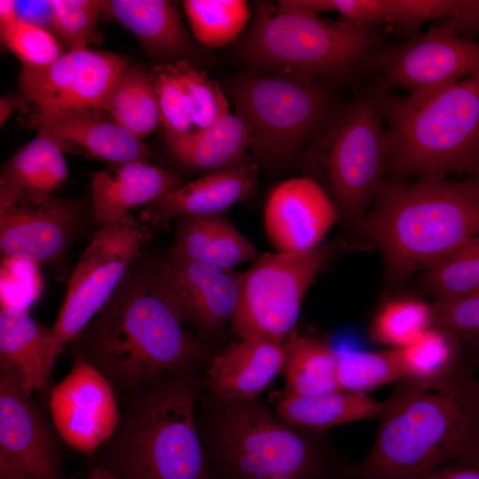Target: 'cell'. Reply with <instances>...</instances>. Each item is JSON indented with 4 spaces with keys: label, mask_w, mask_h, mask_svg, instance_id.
<instances>
[{
    "label": "cell",
    "mask_w": 479,
    "mask_h": 479,
    "mask_svg": "<svg viewBox=\"0 0 479 479\" xmlns=\"http://www.w3.org/2000/svg\"><path fill=\"white\" fill-rule=\"evenodd\" d=\"M378 44L374 28L256 1L251 24L236 48L251 72L320 82L347 80L375 53Z\"/></svg>",
    "instance_id": "cell-7"
},
{
    "label": "cell",
    "mask_w": 479,
    "mask_h": 479,
    "mask_svg": "<svg viewBox=\"0 0 479 479\" xmlns=\"http://www.w3.org/2000/svg\"><path fill=\"white\" fill-rule=\"evenodd\" d=\"M64 152L46 136L38 135L5 164L0 179V212L22 200H39L67 178Z\"/></svg>",
    "instance_id": "cell-25"
},
{
    "label": "cell",
    "mask_w": 479,
    "mask_h": 479,
    "mask_svg": "<svg viewBox=\"0 0 479 479\" xmlns=\"http://www.w3.org/2000/svg\"><path fill=\"white\" fill-rule=\"evenodd\" d=\"M18 19L16 3L13 0L0 1V27H5Z\"/></svg>",
    "instance_id": "cell-44"
},
{
    "label": "cell",
    "mask_w": 479,
    "mask_h": 479,
    "mask_svg": "<svg viewBox=\"0 0 479 479\" xmlns=\"http://www.w3.org/2000/svg\"><path fill=\"white\" fill-rule=\"evenodd\" d=\"M424 281L436 301L479 292V235L427 269Z\"/></svg>",
    "instance_id": "cell-35"
},
{
    "label": "cell",
    "mask_w": 479,
    "mask_h": 479,
    "mask_svg": "<svg viewBox=\"0 0 479 479\" xmlns=\"http://www.w3.org/2000/svg\"><path fill=\"white\" fill-rule=\"evenodd\" d=\"M397 349L404 378L417 381H442L471 366L466 356L465 342L436 324L411 344Z\"/></svg>",
    "instance_id": "cell-30"
},
{
    "label": "cell",
    "mask_w": 479,
    "mask_h": 479,
    "mask_svg": "<svg viewBox=\"0 0 479 479\" xmlns=\"http://www.w3.org/2000/svg\"><path fill=\"white\" fill-rule=\"evenodd\" d=\"M51 4L55 32L69 51L88 49L101 11V1L51 0Z\"/></svg>",
    "instance_id": "cell-39"
},
{
    "label": "cell",
    "mask_w": 479,
    "mask_h": 479,
    "mask_svg": "<svg viewBox=\"0 0 479 479\" xmlns=\"http://www.w3.org/2000/svg\"><path fill=\"white\" fill-rule=\"evenodd\" d=\"M357 224L380 249L389 274L403 279L479 235V178L384 182Z\"/></svg>",
    "instance_id": "cell-5"
},
{
    "label": "cell",
    "mask_w": 479,
    "mask_h": 479,
    "mask_svg": "<svg viewBox=\"0 0 479 479\" xmlns=\"http://www.w3.org/2000/svg\"><path fill=\"white\" fill-rule=\"evenodd\" d=\"M59 438L32 394L0 375V479H67Z\"/></svg>",
    "instance_id": "cell-14"
},
{
    "label": "cell",
    "mask_w": 479,
    "mask_h": 479,
    "mask_svg": "<svg viewBox=\"0 0 479 479\" xmlns=\"http://www.w3.org/2000/svg\"><path fill=\"white\" fill-rule=\"evenodd\" d=\"M333 251L320 244L301 252H264L240 273L230 326L240 338L284 343L294 331L305 295Z\"/></svg>",
    "instance_id": "cell-10"
},
{
    "label": "cell",
    "mask_w": 479,
    "mask_h": 479,
    "mask_svg": "<svg viewBox=\"0 0 479 479\" xmlns=\"http://www.w3.org/2000/svg\"><path fill=\"white\" fill-rule=\"evenodd\" d=\"M105 114L59 120L36 129L64 153H81L112 163L145 161L148 152L141 139Z\"/></svg>",
    "instance_id": "cell-23"
},
{
    "label": "cell",
    "mask_w": 479,
    "mask_h": 479,
    "mask_svg": "<svg viewBox=\"0 0 479 479\" xmlns=\"http://www.w3.org/2000/svg\"><path fill=\"white\" fill-rule=\"evenodd\" d=\"M101 11L134 34L156 56L177 59L192 48L191 35L175 2L101 1Z\"/></svg>",
    "instance_id": "cell-26"
},
{
    "label": "cell",
    "mask_w": 479,
    "mask_h": 479,
    "mask_svg": "<svg viewBox=\"0 0 479 479\" xmlns=\"http://www.w3.org/2000/svg\"><path fill=\"white\" fill-rule=\"evenodd\" d=\"M227 91L234 114L250 129L253 155L269 167L288 163L335 117L331 97L319 81L250 71L230 82Z\"/></svg>",
    "instance_id": "cell-8"
},
{
    "label": "cell",
    "mask_w": 479,
    "mask_h": 479,
    "mask_svg": "<svg viewBox=\"0 0 479 479\" xmlns=\"http://www.w3.org/2000/svg\"><path fill=\"white\" fill-rule=\"evenodd\" d=\"M465 351L479 386V340L465 342Z\"/></svg>",
    "instance_id": "cell-45"
},
{
    "label": "cell",
    "mask_w": 479,
    "mask_h": 479,
    "mask_svg": "<svg viewBox=\"0 0 479 479\" xmlns=\"http://www.w3.org/2000/svg\"><path fill=\"white\" fill-rule=\"evenodd\" d=\"M20 108L18 97H2L0 101V123L6 122L14 110Z\"/></svg>",
    "instance_id": "cell-46"
},
{
    "label": "cell",
    "mask_w": 479,
    "mask_h": 479,
    "mask_svg": "<svg viewBox=\"0 0 479 479\" xmlns=\"http://www.w3.org/2000/svg\"><path fill=\"white\" fill-rule=\"evenodd\" d=\"M73 344L74 356L109 381L122 406L163 375L205 373L213 357L166 300L154 270L130 271Z\"/></svg>",
    "instance_id": "cell-1"
},
{
    "label": "cell",
    "mask_w": 479,
    "mask_h": 479,
    "mask_svg": "<svg viewBox=\"0 0 479 479\" xmlns=\"http://www.w3.org/2000/svg\"><path fill=\"white\" fill-rule=\"evenodd\" d=\"M179 185L177 176L146 161L113 163L94 175L92 219L106 225Z\"/></svg>",
    "instance_id": "cell-22"
},
{
    "label": "cell",
    "mask_w": 479,
    "mask_h": 479,
    "mask_svg": "<svg viewBox=\"0 0 479 479\" xmlns=\"http://www.w3.org/2000/svg\"><path fill=\"white\" fill-rule=\"evenodd\" d=\"M183 7L196 40L212 48L239 40L251 18L244 0H185Z\"/></svg>",
    "instance_id": "cell-32"
},
{
    "label": "cell",
    "mask_w": 479,
    "mask_h": 479,
    "mask_svg": "<svg viewBox=\"0 0 479 479\" xmlns=\"http://www.w3.org/2000/svg\"><path fill=\"white\" fill-rule=\"evenodd\" d=\"M89 479H115L107 471L98 468L91 467L90 469Z\"/></svg>",
    "instance_id": "cell-47"
},
{
    "label": "cell",
    "mask_w": 479,
    "mask_h": 479,
    "mask_svg": "<svg viewBox=\"0 0 479 479\" xmlns=\"http://www.w3.org/2000/svg\"><path fill=\"white\" fill-rule=\"evenodd\" d=\"M105 111L139 139L152 133L160 118L148 73L141 67H129L110 91Z\"/></svg>",
    "instance_id": "cell-31"
},
{
    "label": "cell",
    "mask_w": 479,
    "mask_h": 479,
    "mask_svg": "<svg viewBox=\"0 0 479 479\" xmlns=\"http://www.w3.org/2000/svg\"><path fill=\"white\" fill-rule=\"evenodd\" d=\"M56 360L52 328L35 320L25 309L1 307L0 375L32 394L45 387Z\"/></svg>",
    "instance_id": "cell-21"
},
{
    "label": "cell",
    "mask_w": 479,
    "mask_h": 479,
    "mask_svg": "<svg viewBox=\"0 0 479 479\" xmlns=\"http://www.w3.org/2000/svg\"><path fill=\"white\" fill-rule=\"evenodd\" d=\"M18 18L45 29H54V12L51 1H15Z\"/></svg>",
    "instance_id": "cell-42"
},
{
    "label": "cell",
    "mask_w": 479,
    "mask_h": 479,
    "mask_svg": "<svg viewBox=\"0 0 479 479\" xmlns=\"http://www.w3.org/2000/svg\"><path fill=\"white\" fill-rule=\"evenodd\" d=\"M274 411L293 426L327 431L334 427L350 422L378 418L383 402L368 394L337 389L310 396H277Z\"/></svg>",
    "instance_id": "cell-28"
},
{
    "label": "cell",
    "mask_w": 479,
    "mask_h": 479,
    "mask_svg": "<svg viewBox=\"0 0 479 479\" xmlns=\"http://www.w3.org/2000/svg\"><path fill=\"white\" fill-rule=\"evenodd\" d=\"M371 449L349 479H418L436 467L479 458V386L470 366L442 381L402 379L383 402Z\"/></svg>",
    "instance_id": "cell-2"
},
{
    "label": "cell",
    "mask_w": 479,
    "mask_h": 479,
    "mask_svg": "<svg viewBox=\"0 0 479 479\" xmlns=\"http://www.w3.org/2000/svg\"><path fill=\"white\" fill-rule=\"evenodd\" d=\"M4 45L22 63L24 67H46L65 53L52 33L20 19L0 27Z\"/></svg>",
    "instance_id": "cell-38"
},
{
    "label": "cell",
    "mask_w": 479,
    "mask_h": 479,
    "mask_svg": "<svg viewBox=\"0 0 479 479\" xmlns=\"http://www.w3.org/2000/svg\"><path fill=\"white\" fill-rule=\"evenodd\" d=\"M182 82L194 131L205 130L229 115L230 104L218 82L186 60L175 62Z\"/></svg>",
    "instance_id": "cell-36"
},
{
    "label": "cell",
    "mask_w": 479,
    "mask_h": 479,
    "mask_svg": "<svg viewBox=\"0 0 479 479\" xmlns=\"http://www.w3.org/2000/svg\"><path fill=\"white\" fill-rule=\"evenodd\" d=\"M379 70L377 89L399 87L420 97L456 82L479 69V43L457 33L441 19L424 34L373 56Z\"/></svg>",
    "instance_id": "cell-13"
},
{
    "label": "cell",
    "mask_w": 479,
    "mask_h": 479,
    "mask_svg": "<svg viewBox=\"0 0 479 479\" xmlns=\"http://www.w3.org/2000/svg\"><path fill=\"white\" fill-rule=\"evenodd\" d=\"M284 343L261 337H243L213 355L203 384L211 396L234 401L252 400L283 373Z\"/></svg>",
    "instance_id": "cell-20"
},
{
    "label": "cell",
    "mask_w": 479,
    "mask_h": 479,
    "mask_svg": "<svg viewBox=\"0 0 479 479\" xmlns=\"http://www.w3.org/2000/svg\"><path fill=\"white\" fill-rule=\"evenodd\" d=\"M150 238L145 224L130 213L102 226L72 274L52 327L56 359L123 282L132 262Z\"/></svg>",
    "instance_id": "cell-12"
},
{
    "label": "cell",
    "mask_w": 479,
    "mask_h": 479,
    "mask_svg": "<svg viewBox=\"0 0 479 479\" xmlns=\"http://www.w3.org/2000/svg\"><path fill=\"white\" fill-rule=\"evenodd\" d=\"M165 140L174 157L195 170L212 173L249 162L250 129L236 114H230L205 130L165 137Z\"/></svg>",
    "instance_id": "cell-27"
},
{
    "label": "cell",
    "mask_w": 479,
    "mask_h": 479,
    "mask_svg": "<svg viewBox=\"0 0 479 479\" xmlns=\"http://www.w3.org/2000/svg\"><path fill=\"white\" fill-rule=\"evenodd\" d=\"M171 256L223 270L255 261L254 245L222 214L177 218Z\"/></svg>",
    "instance_id": "cell-24"
},
{
    "label": "cell",
    "mask_w": 479,
    "mask_h": 479,
    "mask_svg": "<svg viewBox=\"0 0 479 479\" xmlns=\"http://www.w3.org/2000/svg\"><path fill=\"white\" fill-rule=\"evenodd\" d=\"M404 377L397 349L380 351L337 350L336 379L340 389L368 394Z\"/></svg>",
    "instance_id": "cell-33"
},
{
    "label": "cell",
    "mask_w": 479,
    "mask_h": 479,
    "mask_svg": "<svg viewBox=\"0 0 479 479\" xmlns=\"http://www.w3.org/2000/svg\"><path fill=\"white\" fill-rule=\"evenodd\" d=\"M384 97L377 88L357 96L313 145L323 159L339 216L356 224L377 198L388 169Z\"/></svg>",
    "instance_id": "cell-9"
},
{
    "label": "cell",
    "mask_w": 479,
    "mask_h": 479,
    "mask_svg": "<svg viewBox=\"0 0 479 479\" xmlns=\"http://www.w3.org/2000/svg\"><path fill=\"white\" fill-rule=\"evenodd\" d=\"M434 325L433 304L413 298H400L389 301L376 312L370 334L380 344L401 349Z\"/></svg>",
    "instance_id": "cell-34"
},
{
    "label": "cell",
    "mask_w": 479,
    "mask_h": 479,
    "mask_svg": "<svg viewBox=\"0 0 479 479\" xmlns=\"http://www.w3.org/2000/svg\"><path fill=\"white\" fill-rule=\"evenodd\" d=\"M197 422L208 479H349L353 461L326 431L291 425L261 397H200Z\"/></svg>",
    "instance_id": "cell-3"
},
{
    "label": "cell",
    "mask_w": 479,
    "mask_h": 479,
    "mask_svg": "<svg viewBox=\"0 0 479 479\" xmlns=\"http://www.w3.org/2000/svg\"><path fill=\"white\" fill-rule=\"evenodd\" d=\"M154 273L179 318L204 342L230 324L239 301L240 273L172 256Z\"/></svg>",
    "instance_id": "cell-16"
},
{
    "label": "cell",
    "mask_w": 479,
    "mask_h": 479,
    "mask_svg": "<svg viewBox=\"0 0 479 479\" xmlns=\"http://www.w3.org/2000/svg\"><path fill=\"white\" fill-rule=\"evenodd\" d=\"M452 20L458 34L472 39L479 35V0H455Z\"/></svg>",
    "instance_id": "cell-43"
},
{
    "label": "cell",
    "mask_w": 479,
    "mask_h": 479,
    "mask_svg": "<svg viewBox=\"0 0 479 479\" xmlns=\"http://www.w3.org/2000/svg\"><path fill=\"white\" fill-rule=\"evenodd\" d=\"M258 172L257 163L249 161L237 168L209 173L148 203L140 219L145 224L164 228L174 218L222 214L255 192Z\"/></svg>",
    "instance_id": "cell-19"
},
{
    "label": "cell",
    "mask_w": 479,
    "mask_h": 479,
    "mask_svg": "<svg viewBox=\"0 0 479 479\" xmlns=\"http://www.w3.org/2000/svg\"><path fill=\"white\" fill-rule=\"evenodd\" d=\"M50 410L60 439L88 457L110 439L121 420L109 381L77 356L70 372L52 389Z\"/></svg>",
    "instance_id": "cell-15"
},
{
    "label": "cell",
    "mask_w": 479,
    "mask_h": 479,
    "mask_svg": "<svg viewBox=\"0 0 479 479\" xmlns=\"http://www.w3.org/2000/svg\"><path fill=\"white\" fill-rule=\"evenodd\" d=\"M126 58L89 49L68 51L40 68L22 67L17 95L29 124L106 113L107 97L129 68Z\"/></svg>",
    "instance_id": "cell-11"
},
{
    "label": "cell",
    "mask_w": 479,
    "mask_h": 479,
    "mask_svg": "<svg viewBox=\"0 0 479 479\" xmlns=\"http://www.w3.org/2000/svg\"><path fill=\"white\" fill-rule=\"evenodd\" d=\"M285 385L282 395L310 396L340 389L336 379L337 350L295 330L284 342Z\"/></svg>",
    "instance_id": "cell-29"
},
{
    "label": "cell",
    "mask_w": 479,
    "mask_h": 479,
    "mask_svg": "<svg viewBox=\"0 0 479 479\" xmlns=\"http://www.w3.org/2000/svg\"><path fill=\"white\" fill-rule=\"evenodd\" d=\"M435 324L455 334L464 342L479 340V292L436 301Z\"/></svg>",
    "instance_id": "cell-40"
},
{
    "label": "cell",
    "mask_w": 479,
    "mask_h": 479,
    "mask_svg": "<svg viewBox=\"0 0 479 479\" xmlns=\"http://www.w3.org/2000/svg\"><path fill=\"white\" fill-rule=\"evenodd\" d=\"M159 109L164 137L194 131L186 95L175 63H161L148 73Z\"/></svg>",
    "instance_id": "cell-37"
},
{
    "label": "cell",
    "mask_w": 479,
    "mask_h": 479,
    "mask_svg": "<svg viewBox=\"0 0 479 479\" xmlns=\"http://www.w3.org/2000/svg\"><path fill=\"white\" fill-rule=\"evenodd\" d=\"M418 479H479V458L451 460L436 467Z\"/></svg>",
    "instance_id": "cell-41"
},
{
    "label": "cell",
    "mask_w": 479,
    "mask_h": 479,
    "mask_svg": "<svg viewBox=\"0 0 479 479\" xmlns=\"http://www.w3.org/2000/svg\"><path fill=\"white\" fill-rule=\"evenodd\" d=\"M339 217L320 184L301 177L287 179L272 190L265 204L263 224L278 252H301L322 244Z\"/></svg>",
    "instance_id": "cell-17"
},
{
    "label": "cell",
    "mask_w": 479,
    "mask_h": 479,
    "mask_svg": "<svg viewBox=\"0 0 479 479\" xmlns=\"http://www.w3.org/2000/svg\"><path fill=\"white\" fill-rule=\"evenodd\" d=\"M383 114L396 175H479V69L424 96L385 95Z\"/></svg>",
    "instance_id": "cell-6"
},
{
    "label": "cell",
    "mask_w": 479,
    "mask_h": 479,
    "mask_svg": "<svg viewBox=\"0 0 479 479\" xmlns=\"http://www.w3.org/2000/svg\"><path fill=\"white\" fill-rule=\"evenodd\" d=\"M204 374H166L133 395L90 467L115 479H208L197 422Z\"/></svg>",
    "instance_id": "cell-4"
},
{
    "label": "cell",
    "mask_w": 479,
    "mask_h": 479,
    "mask_svg": "<svg viewBox=\"0 0 479 479\" xmlns=\"http://www.w3.org/2000/svg\"><path fill=\"white\" fill-rule=\"evenodd\" d=\"M78 219L74 201L49 196L18 201L0 212V249L5 259L53 262L65 251Z\"/></svg>",
    "instance_id": "cell-18"
},
{
    "label": "cell",
    "mask_w": 479,
    "mask_h": 479,
    "mask_svg": "<svg viewBox=\"0 0 479 479\" xmlns=\"http://www.w3.org/2000/svg\"><path fill=\"white\" fill-rule=\"evenodd\" d=\"M476 177H478V178H479V175H477V176H476Z\"/></svg>",
    "instance_id": "cell-48"
}]
</instances>
